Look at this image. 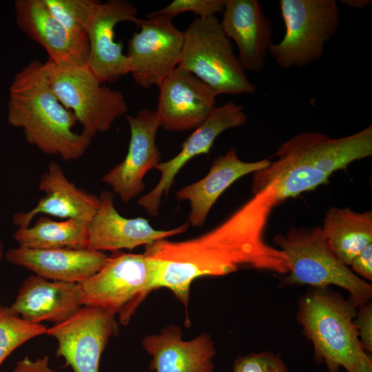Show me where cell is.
Wrapping results in <instances>:
<instances>
[{
  "mask_svg": "<svg viewBox=\"0 0 372 372\" xmlns=\"http://www.w3.org/2000/svg\"><path fill=\"white\" fill-rule=\"evenodd\" d=\"M280 205L272 185L242 205L213 229L195 238L158 240L143 254L156 261L158 288L169 289L186 309L192 283L200 277L223 276L240 269L290 271L284 252L266 243L265 226L272 209Z\"/></svg>",
  "mask_w": 372,
  "mask_h": 372,
  "instance_id": "obj_1",
  "label": "cell"
},
{
  "mask_svg": "<svg viewBox=\"0 0 372 372\" xmlns=\"http://www.w3.org/2000/svg\"><path fill=\"white\" fill-rule=\"evenodd\" d=\"M9 94L8 122L23 130L29 144L65 161H76L85 153L92 138L73 131L77 118L52 92L43 63L32 60L20 70Z\"/></svg>",
  "mask_w": 372,
  "mask_h": 372,
  "instance_id": "obj_2",
  "label": "cell"
},
{
  "mask_svg": "<svg viewBox=\"0 0 372 372\" xmlns=\"http://www.w3.org/2000/svg\"><path fill=\"white\" fill-rule=\"evenodd\" d=\"M358 306L331 287H309L298 300L296 320L312 343L314 358L328 372H355L364 350L353 323Z\"/></svg>",
  "mask_w": 372,
  "mask_h": 372,
  "instance_id": "obj_3",
  "label": "cell"
},
{
  "mask_svg": "<svg viewBox=\"0 0 372 372\" xmlns=\"http://www.w3.org/2000/svg\"><path fill=\"white\" fill-rule=\"evenodd\" d=\"M273 243L285 253L290 267L280 287L338 286L349 293L358 307L371 299L372 285L335 257L321 227H292L285 234L275 235Z\"/></svg>",
  "mask_w": 372,
  "mask_h": 372,
  "instance_id": "obj_4",
  "label": "cell"
},
{
  "mask_svg": "<svg viewBox=\"0 0 372 372\" xmlns=\"http://www.w3.org/2000/svg\"><path fill=\"white\" fill-rule=\"evenodd\" d=\"M79 285L83 306L103 309L127 325L158 288L157 262L144 254L112 251L99 271Z\"/></svg>",
  "mask_w": 372,
  "mask_h": 372,
  "instance_id": "obj_5",
  "label": "cell"
},
{
  "mask_svg": "<svg viewBox=\"0 0 372 372\" xmlns=\"http://www.w3.org/2000/svg\"><path fill=\"white\" fill-rule=\"evenodd\" d=\"M177 68L187 71L209 85L217 95L253 94L250 82L231 41L216 16L196 18L184 31Z\"/></svg>",
  "mask_w": 372,
  "mask_h": 372,
  "instance_id": "obj_6",
  "label": "cell"
},
{
  "mask_svg": "<svg viewBox=\"0 0 372 372\" xmlns=\"http://www.w3.org/2000/svg\"><path fill=\"white\" fill-rule=\"evenodd\" d=\"M43 69L52 92L91 138L110 130L118 118L126 115L127 105L123 93L99 83L87 64L48 60Z\"/></svg>",
  "mask_w": 372,
  "mask_h": 372,
  "instance_id": "obj_7",
  "label": "cell"
},
{
  "mask_svg": "<svg viewBox=\"0 0 372 372\" xmlns=\"http://www.w3.org/2000/svg\"><path fill=\"white\" fill-rule=\"evenodd\" d=\"M285 26L283 39L273 43L269 54L281 68L304 67L320 60L325 44L340 25L335 0H281Z\"/></svg>",
  "mask_w": 372,
  "mask_h": 372,
  "instance_id": "obj_8",
  "label": "cell"
},
{
  "mask_svg": "<svg viewBox=\"0 0 372 372\" xmlns=\"http://www.w3.org/2000/svg\"><path fill=\"white\" fill-rule=\"evenodd\" d=\"M173 17L156 15L142 19L139 32L127 43L130 73L135 83L145 89L159 86L178 66L184 32L173 23Z\"/></svg>",
  "mask_w": 372,
  "mask_h": 372,
  "instance_id": "obj_9",
  "label": "cell"
},
{
  "mask_svg": "<svg viewBox=\"0 0 372 372\" xmlns=\"http://www.w3.org/2000/svg\"><path fill=\"white\" fill-rule=\"evenodd\" d=\"M120 324L110 312L83 306L70 319L47 329L58 342L56 355L74 372H99L101 355L110 340L119 334Z\"/></svg>",
  "mask_w": 372,
  "mask_h": 372,
  "instance_id": "obj_10",
  "label": "cell"
},
{
  "mask_svg": "<svg viewBox=\"0 0 372 372\" xmlns=\"http://www.w3.org/2000/svg\"><path fill=\"white\" fill-rule=\"evenodd\" d=\"M247 116L242 105L232 100L215 107L207 118L185 140L180 151L154 168L161 172L156 185L139 197L137 203L152 216H157L163 194L167 196L174 179L185 165L200 154H209L216 138L223 132L245 125Z\"/></svg>",
  "mask_w": 372,
  "mask_h": 372,
  "instance_id": "obj_11",
  "label": "cell"
},
{
  "mask_svg": "<svg viewBox=\"0 0 372 372\" xmlns=\"http://www.w3.org/2000/svg\"><path fill=\"white\" fill-rule=\"evenodd\" d=\"M137 9L125 0H109L96 5L89 19L86 33L89 42L87 64L99 83L118 80L130 73L123 43L115 41V27L130 21L138 27L141 20Z\"/></svg>",
  "mask_w": 372,
  "mask_h": 372,
  "instance_id": "obj_12",
  "label": "cell"
},
{
  "mask_svg": "<svg viewBox=\"0 0 372 372\" xmlns=\"http://www.w3.org/2000/svg\"><path fill=\"white\" fill-rule=\"evenodd\" d=\"M125 116L130 130L127 155L104 174L101 180L127 203L145 190V175L161 163V153L156 144L160 126L155 110L143 108L136 116Z\"/></svg>",
  "mask_w": 372,
  "mask_h": 372,
  "instance_id": "obj_13",
  "label": "cell"
},
{
  "mask_svg": "<svg viewBox=\"0 0 372 372\" xmlns=\"http://www.w3.org/2000/svg\"><path fill=\"white\" fill-rule=\"evenodd\" d=\"M371 155L372 125L338 138L313 131L301 132L284 142L275 153L277 158L304 163L329 176Z\"/></svg>",
  "mask_w": 372,
  "mask_h": 372,
  "instance_id": "obj_14",
  "label": "cell"
},
{
  "mask_svg": "<svg viewBox=\"0 0 372 372\" xmlns=\"http://www.w3.org/2000/svg\"><path fill=\"white\" fill-rule=\"evenodd\" d=\"M159 126L170 132L197 128L216 107V93L192 73L176 68L158 86Z\"/></svg>",
  "mask_w": 372,
  "mask_h": 372,
  "instance_id": "obj_15",
  "label": "cell"
},
{
  "mask_svg": "<svg viewBox=\"0 0 372 372\" xmlns=\"http://www.w3.org/2000/svg\"><path fill=\"white\" fill-rule=\"evenodd\" d=\"M99 198L98 210L88 224L87 248L90 249L103 252L133 249L181 234L189 226L186 223L172 229H156L144 218L122 216L114 206L113 192L101 191Z\"/></svg>",
  "mask_w": 372,
  "mask_h": 372,
  "instance_id": "obj_16",
  "label": "cell"
},
{
  "mask_svg": "<svg viewBox=\"0 0 372 372\" xmlns=\"http://www.w3.org/2000/svg\"><path fill=\"white\" fill-rule=\"evenodd\" d=\"M220 23L226 36L236 43L244 70H262L273 43V23L261 3L257 0H225Z\"/></svg>",
  "mask_w": 372,
  "mask_h": 372,
  "instance_id": "obj_17",
  "label": "cell"
},
{
  "mask_svg": "<svg viewBox=\"0 0 372 372\" xmlns=\"http://www.w3.org/2000/svg\"><path fill=\"white\" fill-rule=\"evenodd\" d=\"M142 345L151 357L149 369L154 372L214 371L216 350L211 336L207 333L185 340L181 328L170 324L158 333L145 336Z\"/></svg>",
  "mask_w": 372,
  "mask_h": 372,
  "instance_id": "obj_18",
  "label": "cell"
},
{
  "mask_svg": "<svg viewBox=\"0 0 372 372\" xmlns=\"http://www.w3.org/2000/svg\"><path fill=\"white\" fill-rule=\"evenodd\" d=\"M44 195L30 211L17 212L13 223L18 228L28 227L34 218L43 214L60 218H76L90 223L99 206V196L77 187L66 177L61 166L51 161L39 181Z\"/></svg>",
  "mask_w": 372,
  "mask_h": 372,
  "instance_id": "obj_19",
  "label": "cell"
},
{
  "mask_svg": "<svg viewBox=\"0 0 372 372\" xmlns=\"http://www.w3.org/2000/svg\"><path fill=\"white\" fill-rule=\"evenodd\" d=\"M6 260L46 279L79 283L95 274L108 255L90 249H35L18 247L5 253Z\"/></svg>",
  "mask_w": 372,
  "mask_h": 372,
  "instance_id": "obj_20",
  "label": "cell"
},
{
  "mask_svg": "<svg viewBox=\"0 0 372 372\" xmlns=\"http://www.w3.org/2000/svg\"><path fill=\"white\" fill-rule=\"evenodd\" d=\"M83 307L79 283L54 281L32 275L21 284L10 305L23 320L54 324L72 318Z\"/></svg>",
  "mask_w": 372,
  "mask_h": 372,
  "instance_id": "obj_21",
  "label": "cell"
},
{
  "mask_svg": "<svg viewBox=\"0 0 372 372\" xmlns=\"http://www.w3.org/2000/svg\"><path fill=\"white\" fill-rule=\"evenodd\" d=\"M14 10L17 25L45 50L48 60L87 64L89 43L72 37L51 13L45 0H17Z\"/></svg>",
  "mask_w": 372,
  "mask_h": 372,
  "instance_id": "obj_22",
  "label": "cell"
},
{
  "mask_svg": "<svg viewBox=\"0 0 372 372\" xmlns=\"http://www.w3.org/2000/svg\"><path fill=\"white\" fill-rule=\"evenodd\" d=\"M267 158L256 162L241 161L234 148L213 160L207 174L202 179L181 187L176 192L178 200L189 203V224L202 227L220 195L240 178L265 168Z\"/></svg>",
  "mask_w": 372,
  "mask_h": 372,
  "instance_id": "obj_23",
  "label": "cell"
},
{
  "mask_svg": "<svg viewBox=\"0 0 372 372\" xmlns=\"http://www.w3.org/2000/svg\"><path fill=\"white\" fill-rule=\"evenodd\" d=\"M321 229L330 250L349 267L353 258L372 243V211L331 207Z\"/></svg>",
  "mask_w": 372,
  "mask_h": 372,
  "instance_id": "obj_24",
  "label": "cell"
},
{
  "mask_svg": "<svg viewBox=\"0 0 372 372\" xmlns=\"http://www.w3.org/2000/svg\"><path fill=\"white\" fill-rule=\"evenodd\" d=\"M329 176L304 163L277 158L265 168L254 173L251 192L256 195L268 185H272L280 204L287 198L326 183Z\"/></svg>",
  "mask_w": 372,
  "mask_h": 372,
  "instance_id": "obj_25",
  "label": "cell"
},
{
  "mask_svg": "<svg viewBox=\"0 0 372 372\" xmlns=\"http://www.w3.org/2000/svg\"><path fill=\"white\" fill-rule=\"evenodd\" d=\"M88 224L76 218L56 221L43 216L32 226L18 228L12 236L18 247L28 249H87Z\"/></svg>",
  "mask_w": 372,
  "mask_h": 372,
  "instance_id": "obj_26",
  "label": "cell"
},
{
  "mask_svg": "<svg viewBox=\"0 0 372 372\" xmlns=\"http://www.w3.org/2000/svg\"><path fill=\"white\" fill-rule=\"evenodd\" d=\"M46 331L41 324L23 320L10 307L0 306V366L17 348Z\"/></svg>",
  "mask_w": 372,
  "mask_h": 372,
  "instance_id": "obj_27",
  "label": "cell"
},
{
  "mask_svg": "<svg viewBox=\"0 0 372 372\" xmlns=\"http://www.w3.org/2000/svg\"><path fill=\"white\" fill-rule=\"evenodd\" d=\"M50 11L75 39L89 43L86 28L96 5L95 0H45Z\"/></svg>",
  "mask_w": 372,
  "mask_h": 372,
  "instance_id": "obj_28",
  "label": "cell"
},
{
  "mask_svg": "<svg viewBox=\"0 0 372 372\" xmlns=\"http://www.w3.org/2000/svg\"><path fill=\"white\" fill-rule=\"evenodd\" d=\"M225 0H174L161 10L148 13L146 18L156 15L171 17L187 12H194L198 18H207L224 11Z\"/></svg>",
  "mask_w": 372,
  "mask_h": 372,
  "instance_id": "obj_29",
  "label": "cell"
},
{
  "mask_svg": "<svg viewBox=\"0 0 372 372\" xmlns=\"http://www.w3.org/2000/svg\"><path fill=\"white\" fill-rule=\"evenodd\" d=\"M232 372H289V370L278 354L262 351L236 358Z\"/></svg>",
  "mask_w": 372,
  "mask_h": 372,
  "instance_id": "obj_30",
  "label": "cell"
},
{
  "mask_svg": "<svg viewBox=\"0 0 372 372\" xmlns=\"http://www.w3.org/2000/svg\"><path fill=\"white\" fill-rule=\"evenodd\" d=\"M362 349L372 352V303L371 301L358 307L353 320Z\"/></svg>",
  "mask_w": 372,
  "mask_h": 372,
  "instance_id": "obj_31",
  "label": "cell"
},
{
  "mask_svg": "<svg viewBox=\"0 0 372 372\" xmlns=\"http://www.w3.org/2000/svg\"><path fill=\"white\" fill-rule=\"evenodd\" d=\"M349 267L358 276L372 281V243L353 258Z\"/></svg>",
  "mask_w": 372,
  "mask_h": 372,
  "instance_id": "obj_32",
  "label": "cell"
},
{
  "mask_svg": "<svg viewBox=\"0 0 372 372\" xmlns=\"http://www.w3.org/2000/svg\"><path fill=\"white\" fill-rule=\"evenodd\" d=\"M12 372H54L50 367L49 358L45 355L32 360L25 357L17 362Z\"/></svg>",
  "mask_w": 372,
  "mask_h": 372,
  "instance_id": "obj_33",
  "label": "cell"
},
{
  "mask_svg": "<svg viewBox=\"0 0 372 372\" xmlns=\"http://www.w3.org/2000/svg\"><path fill=\"white\" fill-rule=\"evenodd\" d=\"M355 372H372L371 358L364 350L358 353Z\"/></svg>",
  "mask_w": 372,
  "mask_h": 372,
  "instance_id": "obj_34",
  "label": "cell"
},
{
  "mask_svg": "<svg viewBox=\"0 0 372 372\" xmlns=\"http://www.w3.org/2000/svg\"><path fill=\"white\" fill-rule=\"evenodd\" d=\"M342 4L355 9H364L371 3V0H342Z\"/></svg>",
  "mask_w": 372,
  "mask_h": 372,
  "instance_id": "obj_35",
  "label": "cell"
},
{
  "mask_svg": "<svg viewBox=\"0 0 372 372\" xmlns=\"http://www.w3.org/2000/svg\"><path fill=\"white\" fill-rule=\"evenodd\" d=\"M3 256V243L0 240V260L2 258Z\"/></svg>",
  "mask_w": 372,
  "mask_h": 372,
  "instance_id": "obj_36",
  "label": "cell"
}]
</instances>
